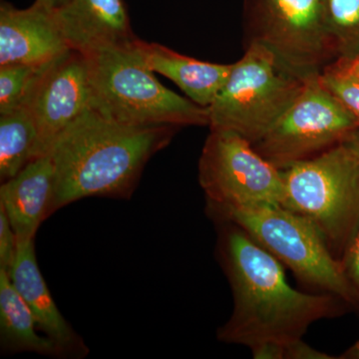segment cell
Listing matches in <instances>:
<instances>
[{
	"instance_id": "cell-7",
	"label": "cell",
	"mask_w": 359,
	"mask_h": 359,
	"mask_svg": "<svg viewBox=\"0 0 359 359\" xmlns=\"http://www.w3.org/2000/svg\"><path fill=\"white\" fill-rule=\"evenodd\" d=\"M199 183L210 211L250 205H282V170L244 137L211 130L199 161Z\"/></svg>"
},
{
	"instance_id": "cell-24",
	"label": "cell",
	"mask_w": 359,
	"mask_h": 359,
	"mask_svg": "<svg viewBox=\"0 0 359 359\" xmlns=\"http://www.w3.org/2000/svg\"><path fill=\"white\" fill-rule=\"evenodd\" d=\"M67 1L68 0H35L34 4L50 11H55L65 6Z\"/></svg>"
},
{
	"instance_id": "cell-8",
	"label": "cell",
	"mask_w": 359,
	"mask_h": 359,
	"mask_svg": "<svg viewBox=\"0 0 359 359\" xmlns=\"http://www.w3.org/2000/svg\"><path fill=\"white\" fill-rule=\"evenodd\" d=\"M358 129L353 116L323 86L318 72L309 77L289 109L252 146L285 170L342 143Z\"/></svg>"
},
{
	"instance_id": "cell-9",
	"label": "cell",
	"mask_w": 359,
	"mask_h": 359,
	"mask_svg": "<svg viewBox=\"0 0 359 359\" xmlns=\"http://www.w3.org/2000/svg\"><path fill=\"white\" fill-rule=\"evenodd\" d=\"M302 74L320 72L334 62L320 0H264V11L248 32Z\"/></svg>"
},
{
	"instance_id": "cell-11",
	"label": "cell",
	"mask_w": 359,
	"mask_h": 359,
	"mask_svg": "<svg viewBox=\"0 0 359 359\" xmlns=\"http://www.w3.org/2000/svg\"><path fill=\"white\" fill-rule=\"evenodd\" d=\"M54 13L68 47L84 55L138 40L123 0H68Z\"/></svg>"
},
{
	"instance_id": "cell-5",
	"label": "cell",
	"mask_w": 359,
	"mask_h": 359,
	"mask_svg": "<svg viewBox=\"0 0 359 359\" xmlns=\"http://www.w3.org/2000/svg\"><path fill=\"white\" fill-rule=\"evenodd\" d=\"M309 76L264 45L250 42L208 107L210 129L235 132L256 143L289 109Z\"/></svg>"
},
{
	"instance_id": "cell-12",
	"label": "cell",
	"mask_w": 359,
	"mask_h": 359,
	"mask_svg": "<svg viewBox=\"0 0 359 359\" xmlns=\"http://www.w3.org/2000/svg\"><path fill=\"white\" fill-rule=\"evenodd\" d=\"M68 49L54 11L35 4L18 9L1 2L0 66L44 65Z\"/></svg>"
},
{
	"instance_id": "cell-21",
	"label": "cell",
	"mask_w": 359,
	"mask_h": 359,
	"mask_svg": "<svg viewBox=\"0 0 359 359\" xmlns=\"http://www.w3.org/2000/svg\"><path fill=\"white\" fill-rule=\"evenodd\" d=\"M18 237L6 211L0 207V269L9 273L18 254Z\"/></svg>"
},
{
	"instance_id": "cell-13",
	"label": "cell",
	"mask_w": 359,
	"mask_h": 359,
	"mask_svg": "<svg viewBox=\"0 0 359 359\" xmlns=\"http://www.w3.org/2000/svg\"><path fill=\"white\" fill-rule=\"evenodd\" d=\"M8 275L32 309L40 332L56 344L63 358H85L88 347L59 311L40 271L35 238H18V254Z\"/></svg>"
},
{
	"instance_id": "cell-22",
	"label": "cell",
	"mask_w": 359,
	"mask_h": 359,
	"mask_svg": "<svg viewBox=\"0 0 359 359\" xmlns=\"http://www.w3.org/2000/svg\"><path fill=\"white\" fill-rule=\"evenodd\" d=\"M347 278L359 292V226L342 252V259Z\"/></svg>"
},
{
	"instance_id": "cell-15",
	"label": "cell",
	"mask_w": 359,
	"mask_h": 359,
	"mask_svg": "<svg viewBox=\"0 0 359 359\" xmlns=\"http://www.w3.org/2000/svg\"><path fill=\"white\" fill-rule=\"evenodd\" d=\"M137 50L154 73L169 78L189 99L208 108L223 88L231 65L205 62L183 55L162 44L138 39Z\"/></svg>"
},
{
	"instance_id": "cell-4",
	"label": "cell",
	"mask_w": 359,
	"mask_h": 359,
	"mask_svg": "<svg viewBox=\"0 0 359 359\" xmlns=\"http://www.w3.org/2000/svg\"><path fill=\"white\" fill-rule=\"evenodd\" d=\"M210 214L219 222L237 224L302 282L347 304H359V292L341 261L308 219L278 204L228 208Z\"/></svg>"
},
{
	"instance_id": "cell-2",
	"label": "cell",
	"mask_w": 359,
	"mask_h": 359,
	"mask_svg": "<svg viewBox=\"0 0 359 359\" xmlns=\"http://www.w3.org/2000/svg\"><path fill=\"white\" fill-rule=\"evenodd\" d=\"M179 129L129 126L87 110L49 153L55 175L50 214L84 198L129 199L149 160Z\"/></svg>"
},
{
	"instance_id": "cell-23",
	"label": "cell",
	"mask_w": 359,
	"mask_h": 359,
	"mask_svg": "<svg viewBox=\"0 0 359 359\" xmlns=\"http://www.w3.org/2000/svg\"><path fill=\"white\" fill-rule=\"evenodd\" d=\"M335 356L323 353L308 344L302 341V339L285 344V359H335Z\"/></svg>"
},
{
	"instance_id": "cell-17",
	"label": "cell",
	"mask_w": 359,
	"mask_h": 359,
	"mask_svg": "<svg viewBox=\"0 0 359 359\" xmlns=\"http://www.w3.org/2000/svg\"><path fill=\"white\" fill-rule=\"evenodd\" d=\"M36 129L25 108L0 113V179L13 178L32 161Z\"/></svg>"
},
{
	"instance_id": "cell-3",
	"label": "cell",
	"mask_w": 359,
	"mask_h": 359,
	"mask_svg": "<svg viewBox=\"0 0 359 359\" xmlns=\"http://www.w3.org/2000/svg\"><path fill=\"white\" fill-rule=\"evenodd\" d=\"M137 41L83 54L91 110L129 126H209L208 108L161 84L137 50Z\"/></svg>"
},
{
	"instance_id": "cell-27",
	"label": "cell",
	"mask_w": 359,
	"mask_h": 359,
	"mask_svg": "<svg viewBox=\"0 0 359 359\" xmlns=\"http://www.w3.org/2000/svg\"><path fill=\"white\" fill-rule=\"evenodd\" d=\"M346 142L359 153V129L354 131L353 133L346 139Z\"/></svg>"
},
{
	"instance_id": "cell-6",
	"label": "cell",
	"mask_w": 359,
	"mask_h": 359,
	"mask_svg": "<svg viewBox=\"0 0 359 359\" xmlns=\"http://www.w3.org/2000/svg\"><path fill=\"white\" fill-rule=\"evenodd\" d=\"M282 205L308 219L334 254L359 226V153L346 141L282 170Z\"/></svg>"
},
{
	"instance_id": "cell-16",
	"label": "cell",
	"mask_w": 359,
	"mask_h": 359,
	"mask_svg": "<svg viewBox=\"0 0 359 359\" xmlns=\"http://www.w3.org/2000/svg\"><path fill=\"white\" fill-rule=\"evenodd\" d=\"M32 309L14 287L8 273L0 269V342L7 353H34L63 358L56 344L41 334Z\"/></svg>"
},
{
	"instance_id": "cell-20",
	"label": "cell",
	"mask_w": 359,
	"mask_h": 359,
	"mask_svg": "<svg viewBox=\"0 0 359 359\" xmlns=\"http://www.w3.org/2000/svg\"><path fill=\"white\" fill-rule=\"evenodd\" d=\"M320 78L323 86L353 116L359 129V73L334 61L320 71Z\"/></svg>"
},
{
	"instance_id": "cell-1",
	"label": "cell",
	"mask_w": 359,
	"mask_h": 359,
	"mask_svg": "<svg viewBox=\"0 0 359 359\" xmlns=\"http://www.w3.org/2000/svg\"><path fill=\"white\" fill-rule=\"evenodd\" d=\"M222 224L219 255L233 297L231 318L218 339L252 348L264 342L302 339L313 323L339 311L334 295L290 287L283 266L237 224Z\"/></svg>"
},
{
	"instance_id": "cell-18",
	"label": "cell",
	"mask_w": 359,
	"mask_h": 359,
	"mask_svg": "<svg viewBox=\"0 0 359 359\" xmlns=\"http://www.w3.org/2000/svg\"><path fill=\"white\" fill-rule=\"evenodd\" d=\"M320 2L323 25L335 60L353 58L359 52V0Z\"/></svg>"
},
{
	"instance_id": "cell-26",
	"label": "cell",
	"mask_w": 359,
	"mask_h": 359,
	"mask_svg": "<svg viewBox=\"0 0 359 359\" xmlns=\"http://www.w3.org/2000/svg\"><path fill=\"white\" fill-rule=\"evenodd\" d=\"M339 358L344 359H359V340L353 344L351 348L347 349L346 353L342 354Z\"/></svg>"
},
{
	"instance_id": "cell-14",
	"label": "cell",
	"mask_w": 359,
	"mask_h": 359,
	"mask_svg": "<svg viewBox=\"0 0 359 359\" xmlns=\"http://www.w3.org/2000/svg\"><path fill=\"white\" fill-rule=\"evenodd\" d=\"M54 184L50 155L30 161L13 178L2 182L0 207L18 238H35L40 224L51 216Z\"/></svg>"
},
{
	"instance_id": "cell-25",
	"label": "cell",
	"mask_w": 359,
	"mask_h": 359,
	"mask_svg": "<svg viewBox=\"0 0 359 359\" xmlns=\"http://www.w3.org/2000/svg\"><path fill=\"white\" fill-rule=\"evenodd\" d=\"M337 62L344 66L347 69L359 73V52L355 56L351 59H337Z\"/></svg>"
},
{
	"instance_id": "cell-10",
	"label": "cell",
	"mask_w": 359,
	"mask_h": 359,
	"mask_svg": "<svg viewBox=\"0 0 359 359\" xmlns=\"http://www.w3.org/2000/svg\"><path fill=\"white\" fill-rule=\"evenodd\" d=\"M22 108L32 115L36 129L32 161L49 155L58 137L91 109L83 54L68 49L47 63Z\"/></svg>"
},
{
	"instance_id": "cell-19",
	"label": "cell",
	"mask_w": 359,
	"mask_h": 359,
	"mask_svg": "<svg viewBox=\"0 0 359 359\" xmlns=\"http://www.w3.org/2000/svg\"><path fill=\"white\" fill-rule=\"evenodd\" d=\"M47 63L0 66V113L23 107Z\"/></svg>"
}]
</instances>
